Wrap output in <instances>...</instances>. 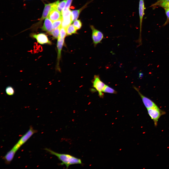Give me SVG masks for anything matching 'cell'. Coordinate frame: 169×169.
<instances>
[{
    "instance_id": "obj_1",
    "label": "cell",
    "mask_w": 169,
    "mask_h": 169,
    "mask_svg": "<svg viewBox=\"0 0 169 169\" xmlns=\"http://www.w3.org/2000/svg\"><path fill=\"white\" fill-rule=\"evenodd\" d=\"M44 149L50 154L57 157L58 159L62 162L60 164L62 165H65L66 169H68L69 166L71 165L82 164L80 159L70 155L58 153L47 148H45Z\"/></svg>"
},
{
    "instance_id": "obj_2",
    "label": "cell",
    "mask_w": 169,
    "mask_h": 169,
    "mask_svg": "<svg viewBox=\"0 0 169 169\" xmlns=\"http://www.w3.org/2000/svg\"><path fill=\"white\" fill-rule=\"evenodd\" d=\"M147 110L148 115L154 121V126L156 127L159 119L161 116L165 114V112L157 106L147 109Z\"/></svg>"
},
{
    "instance_id": "obj_3",
    "label": "cell",
    "mask_w": 169,
    "mask_h": 169,
    "mask_svg": "<svg viewBox=\"0 0 169 169\" xmlns=\"http://www.w3.org/2000/svg\"><path fill=\"white\" fill-rule=\"evenodd\" d=\"M92 83L93 87L98 91L100 97L103 98L104 96L103 91L106 85L101 80L98 75L94 76Z\"/></svg>"
},
{
    "instance_id": "obj_4",
    "label": "cell",
    "mask_w": 169,
    "mask_h": 169,
    "mask_svg": "<svg viewBox=\"0 0 169 169\" xmlns=\"http://www.w3.org/2000/svg\"><path fill=\"white\" fill-rule=\"evenodd\" d=\"M59 2V0H58L53 3L45 4L42 17L38 23L39 24L42 23L43 20L46 19L47 17L48 16L51 11L54 9L56 8Z\"/></svg>"
},
{
    "instance_id": "obj_5",
    "label": "cell",
    "mask_w": 169,
    "mask_h": 169,
    "mask_svg": "<svg viewBox=\"0 0 169 169\" xmlns=\"http://www.w3.org/2000/svg\"><path fill=\"white\" fill-rule=\"evenodd\" d=\"M90 26L92 31V39L94 46L95 47L101 42L104 38V35L101 32L96 29L92 25Z\"/></svg>"
},
{
    "instance_id": "obj_6",
    "label": "cell",
    "mask_w": 169,
    "mask_h": 169,
    "mask_svg": "<svg viewBox=\"0 0 169 169\" xmlns=\"http://www.w3.org/2000/svg\"><path fill=\"white\" fill-rule=\"evenodd\" d=\"M145 6L144 0H139V12L140 20V35L138 40L139 44L138 46L142 45L141 33L143 19L144 15Z\"/></svg>"
},
{
    "instance_id": "obj_7",
    "label": "cell",
    "mask_w": 169,
    "mask_h": 169,
    "mask_svg": "<svg viewBox=\"0 0 169 169\" xmlns=\"http://www.w3.org/2000/svg\"><path fill=\"white\" fill-rule=\"evenodd\" d=\"M37 132V130L34 129L32 126H30L28 131L21 137L16 144L20 147L33 134Z\"/></svg>"
},
{
    "instance_id": "obj_8",
    "label": "cell",
    "mask_w": 169,
    "mask_h": 169,
    "mask_svg": "<svg viewBox=\"0 0 169 169\" xmlns=\"http://www.w3.org/2000/svg\"><path fill=\"white\" fill-rule=\"evenodd\" d=\"M31 37L35 38L37 42L41 44H48L51 45V42L49 39L47 35L44 33L32 34Z\"/></svg>"
},
{
    "instance_id": "obj_9",
    "label": "cell",
    "mask_w": 169,
    "mask_h": 169,
    "mask_svg": "<svg viewBox=\"0 0 169 169\" xmlns=\"http://www.w3.org/2000/svg\"><path fill=\"white\" fill-rule=\"evenodd\" d=\"M134 88L138 93L144 105L147 109L157 106L153 101L141 94L138 89L135 87H134Z\"/></svg>"
},
{
    "instance_id": "obj_10",
    "label": "cell",
    "mask_w": 169,
    "mask_h": 169,
    "mask_svg": "<svg viewBox=\"0 0 169 169\" xmlns=\"http://www.w3.org/2000/svg\"><path fill=\"white\" fill-rule=\"evenodd\" d=\"M64 42V39L58 37L57 43V47L58 51L57 58V68L60 70L59 62L61 57V52L62 48L63 46Z\"/></svg>"
},
{
    "instance_id": "obj_11",
    "label": "cell",
    "mask_w": 169,
    "mask_h": 169,
    "mask_svg": "<svg viewBox=\"0 0 169 169\" xmlns=\"http://www.w3.org/2000/svg\"><path fill=\"white\" fill-rule=\"evenodd\" d=\"M48 18L52 22L62 18L61 13L56 8L54 9L50 12L48 16Z\"/></svg>"
},
{
    "instance_id": "obj_12",
    "label": "cell",
    "mask_w": 169,
    "mask_h": 169,
    "mask_svg": "<svg viewBox=\"0 0 169 169\" xmlns=\"http://www.w3.org/2000/svg\"><path fill=\"white\" fill-rule=\"evenodd\" d=\"M42 29L43 31L49 33L53 30L52 22L48 18H46L45 19Z\"/></svg>"
},
{
    "instance_id": "obj_13",
    "label": "cell",
    "mask_w": 169,
    "mask_h": 169,
    "mask_svg": "<svg viewBox=\"0 0 169 169\" xmlns=\"http://www.w3.org/2000/svg\"><path fill=\"white\" fill-rule=\"evenodd\" d=\"M17 151L12 148L8 151L6 154L2 157L6 164H9L13 159L14 155Z\"/></svg>"
},
{
    "instance_id": "obj_14",
    "label": "cell",
    "mask_w": 169,
    "mask_h": 169,
    "mask_svg": "<svg viewBox=\"0 0 169 169\" xmlns=\"http://www.w3.org/2000/svg\"><path fill=\"white\" fill-rule=\"evenodd\" d=\"M72 22L71 15L62 17L61 27L66 29Z\"/></svg>"
},
{
    "instance_id": "obj_15",
    "label": "cell",
    "mask_w": 169,
    "mask_h": 169,
    "mask_svg": "<svg viewBox=\"0 0 169 169\" xmlns=\"http://www.w3.org/2000/svg\"><path fill=\"white\" fill-rule=\"evenodd\" d=\"M87 5H85L78 10H73L71 11V18L72 22L77 19L81 11Z\"/></svg>"
},
{
    "instance_id": "obj_16",
    "label": "cell",
    "mask_w": 169,
    "mask_h": 169,
    "mask_svg": "<svg viewBox=\"0 0 169 169\" xmlns=\"http://www.w3.org/2000/svg\"><path fill=\"white\" fill-rule=\"evenodd\" d=\"M77 30L72 24H70L66 29L67 35H70L77 33Z\"/></svg>"
},
{
    "instance_id": "obj_17",
    "label": "cell",
    "mask_w": 169,
    "mask_h": 169,
    "mask_svg": "<svg viewBox=\"0 0 169 169\" xmlns=\"http://www.w3.org/2000/svg\"><path fill=\"white\" fill-rule=\"evenodd\" d=\"M61 27L53 29L49 34L52 36L54 39L58 38L59 35L60 29Z\"/></svg>"
},
{
    "instance_id": "obj_18",
    "label": "cell",
    "mask_w": 169,
    "mask_h": 169,
    "mask_svg": "<svg viewBox=\"0 0 169 169\" xmlns=\"http://www.w3.org/2000/svg\"><path fill=\"white\" fill-rule=\"evenodd\" d=\"M67 0H64L59 2L57 5L56 9L61 13L62 11L65 7Z\"/></svg>"
},
{
    "instance_id": "obj_19",
    "label": "cell",
    "mask_w": 169,
    "mask_h": 169,
    "mask_svg": "<svg viewBox=\"0 0 169 169\" xmlns=\"http://www.w3.org/2000/svg\"><path fill=\"white\" fill-rule=\"evenodd\" d=\"M103 92L114 94H116L117 93L116 91L114 89L107 85H106Z\"/></svg>"
},
{
    "instance_id": "obj_20",
    "label": "cell",
    "mask_w": 169,
    "mask_h": 169,
    "mask_svg": "<svg viewBox=\"0 0 169 169\" xmlns=\"http://www.w3.org/2000/svg\"><path fill=\"white\" fill-rule=\"evenodd\" d=\"M62 19L52 22L53 29L61 27Z\"/></svg>"
},
{
    "instance_id": "obj_21",
    "label": "cell",
    "mask_w": 169,
    "mask_h": 169,
    "mask_svg": "<svg viewBox=\"0 0 169 169\" xmlns=\"http://www.w3.org/2000/svg\"><path fill=\"white\" fill-rule=\"evenodd\" d=\"M67 35L66 29L61 27L59 35V37L61 38H64Z\"/></svg>"
},
{
    "instance_id": "obj_22",
    "label": "cell",
    "mask_w": 169,
    "mask_h": 169,
    "mask_svg": "<svg viewBox=\"0 0 169 169\" xmlns=\"http://www.w3.org/2000/svg\"><path fill=\"white\" fill-rule=\"evenodd\" d=\"M5 91L6 94L9 96L13 95L15 92L14 88L11 86H8L6 87Z\"/></svg>"
},
{
    "instance_id": "obj_23",
    "label": "cell",
    "mask_w": 169,
    "mask_h": 169,
    "mask_svg": "<svg viewBox=\"0 0 169 169\" xmlns=\"http://www.w3.org/2000/svg\"><path fill=\"white\" fill-rule=\"evenodd\" d=\"M73 25L77 30H78L81 27L82 23L80 20H76L74 22Z\"/></svg>"
},
{
    "instance_id": "obj_24",
    "label": "cell",
    "mask_w": 169,
    "mask_h": 169,
    "mask_svg": "<svg viewBox=\"0 0 169 169\" xmlns=\"http://www.w3.org/2000/svg\"><path fill=\"white\" fill-rule=\"evenodd\" d=\"M159 5L165 8H169V1L162 2Z\"/></svg>"
},
{
    "instance_id": "obj_25",
    "label": "cell",
    "mask_w": 169,
    "mask_h": 169,
    "mask_svg": "<svg viewBox=\"0 0 169 169\" xmlns=\"http://www.w3.org/2000/svg\"><path fill=\"white\" fill-rule=\"evenodd\" d=\"M73 0H67L65 8H69L71 5Z\"/></svg>"
},
{
    "instance_id": "obj_26",
    "label": "cell",
    "mask_w": 169,
    "mask_h": 169,
    "mask_svg": "<svg viewBox=\"0 0 169 169\" xmlns=\"http://www.w3.org/2000/svg\"><path fill=\"white\" fill-rule=\"evenodd\" d=\"M169 1V0H158L155 4L156 5H159L162 2Z\"/></svg>"
},
{
    "instance_id": "obj_27",
    "label": "cell",
    "mask_w": 169,
    "mask_h": 169,
    "mask_svg": "<svg viewBox=\"0 0 169 169\" xmlns=\"http://www.w3.org/2000/svg\"><path fill=\"white\" fill-rule=\"evenodd\" d=\"M165 9L167 18L169 19V8H165Z\"/></svg>"
}]
</instances>
